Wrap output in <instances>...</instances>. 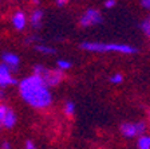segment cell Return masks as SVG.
I'll list each match as a JSON object with an SVG mask.
<instances>
[{"label":"cell","instance_id":"13","mask_svg":"<svg viewBox=\"0 0 150 149\" xmlns=\"http://www.w3.org/2000/svg\"><path fill=\"white\" fill-rule=\"evenodd\" d=\"M35 50L39 51V53H43V54H54L55 53V50H54L52 47L43 46V44H38V46H35Z\"/></svg>","mask_w":150,"mask_h":149},{"label":"cell","instance_id":"22","mask_svg":"<svg viewBox=\"0 0 150 149\" xmlns=\"http://www.w3.org/2000/svg\"><path fill=\"white\" fill-rule=\"evenodd\" d=\"M66 3H67L66 0H58V1H56V4H58V6H64Z\"/></svg>","mask_w":150,"mask_h":149},{"label":"cell","instance_id":"17","mask_svg":"<svg viewBox=\"0 0 150 149\" xmlns=\"http://www.w3.org/2000/svg\"><path fill=\"white\" fill-rule=\"evenodd\" d=\"M110 81H111L112 83H121V82L123 81V77H122V74L117 73V74H114L111 78H110Z\"/></svg>","mask_w":150,"mask_h":149},{"label":"cell","instance_id":"1","mask_svg":"<svg viewBox=\"0 0 150 149\" xmlns=\"http://www.w3.org/2000/svg\"><path fill=\"white\" fill-rule=\"evenodd\" d=\"M19 93L28 105L34 108H47L52 102V96L50 93L48 85L35 74L24 78L19 83Z\"/></svg>","mask_w":150,"mask_h":149},{"label":"cell","instance_id":"14","mask_svg":"<svg viewBox=\"0 0 150 149\" xmlns=\"http://www.w3.org/2000/svg\"><path fill=\"white\" fill-rule=\"evenodd\" d=\"M64 113L67 115H72L75 113V105H74V102H71V101H69V102L66 103V106H64Z\"/></svg>","mask_w":150,"mask_h":149},{"label":"cell","instance_id":"21","mask_svg":"<svg viewBox=\"0 0 150 149\" xmlns=\"http://www.w3.org/2000/svg\"><path fill=\"white\" fill-rule=\"evenodd\" d=\"M3 149H11V144L7 143V141H6V143L3 144Z\"/></svg>","mask_w":150,"mask_h":149},{"label":"cell","instance_id":"10","mask_svg":"<svg viewBox=\"0 0 150 149\" xmlns=\"http://www.w3.org/2000/svg\"><path fill=\"white\" fill-rule=\"evenodd\" d=\"M16 124V115H15V113L11 110V109H8V113H7V115H6V120H4V124H3V126H6V128H12L13 125Z\"/></svg>","mask_w":150,"mask_h":149},{"label":"cell","instance_id":"23","mask_svg":"<svg viewBox=\"0 0 150 149\" xmlns=\"http://www.w3.org/2000/svg\"><path fill=\"white\" fill-rule=\"evenodd\" d=\"M0 98H4V91L0 90Z\"/></svg>","mask_w":150,"mask_h":149},{"label":"cell","instance_id":"15","mask_svg":"<svg viewBox=\"0 0 150 149\" xmlns=\"http://www.w3.org/2000/svg\"><path fill=\"white\" fill-rule=\"evenodd\" d=\"M7 113H8V108H7L6 105H0V125L4 124Z\"/></svg>","mask_w":150,"mask_h":149},{"label":"cell","instance_id":"9","mask_svg":"<svg viewBox=\"0 0 150 149\" xmlns=\"http://www.w3.org/2000/svg\"><path fill=\"white\" fill-rule=\"evenodd\" d=\"M42 19H43V11L42 9H35L31 15V24L34 28H39L42 26Z\"/></svg>","mask_w":150,"mask_h":149},{"label":"cell","instance_id":"7","mask_svg":"<svg viewBox=\"0 0 150 149\" xmlns=\"http://www.w3.org/2000/svg\"><path fill=\"white\" fill-rule=\"evenodd\" d=\"M1 59H3V63H6L11 71H16L19 67V56L15 55L12 53H3L1 55Z\"/></svg>","mask_w":150,"mask_h":149},{"label":"cell","instance_id":"5","mask_svg":"<svg viewBox=\"0 0 150 149\" xmlns=\"http://www.w3.org/2000/svg\"><path fill=\"white\" fill-rule=\"evenodd\" d=\"M102 22V15L98 9L88 8L84 11V14L81 16V26L82 27H90V26L99 24Z\"/></svg>","mask_w":150,"mask_h":149},{"label":"cell","instance_id":"16","mask_svg":"<svg viewBox=\"0 0 150 149\" xmlns=\"http://www.w3.org/2000/svg\"><path fill=\"white\" fill-rule=\"evenodd\" d=\"M58 67H59V70H67V68L71 67V62H69V61H63V59H59L58 61Z\"/></svg>","mask_w":150,"mask_h":149},{"label":"cell","instance_id":"2","mask_svg":"<svg viewBox=\"0 0 150 149\" xmlns=\"http://www.w3.org/2000/svg\"><path fill=\"white\" fill-rule=\"evenodd\" d=\"M81 48L87 50V51H97V53H107V51H114V53L122 54H135L138 50L130 44H117V43H99V42H84L81 44Z\"/></svg>","mask_w":150,"mask_h":149},{"label":"cell","instance_id":"8","mask_svg":"<svg viewBox=\"0 0 150 149\" xmlns=\"http://www.w3.org/2000/svg\"><path fill=\"white\" fill-rule=\"evenodd\" d=\"M12 24L16 30H19V31L23 30V28L25 27V15L24 14L18 11V12L12 16Z\"/></svg>","mask_w":150,"mask_h":149},{"label":"cell","instance_id":"4","mask_svg":"<svg viewBox=\"0 0 150 149\" xmlns=\"http://www.w3.org/2000/svg\"><path fill=\"white\" fill-rule=\"evenodd\" d=\"M145 130H146L145 122H125V124L121 125L122 134L125 137H127V138L144 136Z\"/></svg>","mask_w":150,"mask_h":149},{"label":"cell","instance_id":"18","mask_svg":"<svg viewBox=\"0 0 150 149\" xmlns=\"http://www.w3.org/2000/svg\"><path fill=\"white\" fill-rule=\"evenodd\" d=\"M115 4H117L115 0H106V1H105V7H106V8H112Z\"/></svg>","mask_w":150,"mask_h":149},{"label":"cell","instance_id":"3","mask_svg":"<svg viewBox=\"0 0 150 149\" xmlns=\"http://www.w3.org/2000/svg\"><path fill=\"white\" fill-rule=\"evenodd\" d=\"M34 73H35V75L40 77L48 85V87L50 86H56V85L60 83V81L64 78L62 70H48V68L43 67V66H40V65L35 66Z\"/></svg>","mask_w":150,"mask_h":149},{"label":"cell","instance_id":"12","mask_svg":"<svg viewBox=\"0 0 150 149\" xmlns=\"http://www.w3.org/2000/svg\"><path fill=\"white\" fill-rule=\"evenodd\" d=\"M141 28H142L144 34L146 35V36H149V38H150V16L145 18V20H144L142 23H141Z\"/></svg>","mask_w":150,"mask_h":149},{"label":"cell","instance_id":"19","mask_svg":"<svg viewBox=\"0 0 150 149\" xmlns=\"http://www.w3.org/2000/svg\"><path fill=\"white\" fill-rule=\"evenodd\" d=\"M141 6L144 7L145 9H149L150 11V0H142V1H141Z\"/></svg>","mask_w":150,"mask_h":149},{"label":"cell","instance_id":"6","mask_svg":"<svg viewBox=\"0 0 150 149\" xmlns=\"http://www.w3.org/2000/svg\"><path fill=\"white\" fill-rule=\"evenodd\" d=\"M11 68L6 65V63H1L0 65V87H6L8 85H15L18 83L15 78H12L11 75Z\"/></svg>","mask_w":150,"mask_h":149},{"label":"cell","instance_id":"11","mask_svg":"<svg viewBox=\"0 0 150 149\" xmlns=\"http://www.w3.org/2000/svg\"><path fill=\"white\" fill-rule=\"evenodd\" d=\"M138 149H150V136H141L137 141Z\"/></svg>","mask_w":150,"mask_h":149},{"label":"cell","instance_id":"20","mask_svg":"<svg viewBox=\"0 0 150 149\" xmlns=\"http://www.w3.org/2000/svg\"><path fill=\"white\" fill-rule=\"evenodd\" d=\"M25 149H36V146H35V144L32 143L31 140H28L27 143H25Z\"/></svg>","mask_w":150,"mask_h":149}]
</instances>
